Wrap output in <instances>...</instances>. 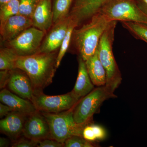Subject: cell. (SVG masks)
I'll return each mask as SVG.
<instances>
[{"instance_id":"1","label":"cell","mask_w":147,"mask_h":147,"mask_svg":"<svg viewBox=\"0 0 147 147\" xmlns=\"http://www.w3.org/2000/svg\"><path fill=\"white\" fill-rule=\"evenodd\" d=\"M57 52L36 53L30 56L18 57L15 68L22 69L28 74L33 87L34 92H43L52 84L57 69Z\"/></svg>"},{"instance_id":"2","label":"cell","mask_w":147,"mask_h":147,"mask_svg":"<svg viewBox=\"0 0 147 147\" xmlns=\"http://www.w3.org/2000/svg\"><path fill=\"white\" fill-rule=\"evenodd\" d=\"M111 21L97 12L73 30L71 43L85 61L96 53L100 38Z\"/></svg>"},{"instance_id":"3","label":"cell","mask_w":147,"mask_h":147,"mask_svg":"<svg viewBox=\"0 0 147 147\" xmlns=\"http://www.w3.org/2000/svg\"><path fill=\"white\" fill-rule=\"evenodd\" d=\"M117 24V21H111L100 38L97 50L98 57L106 71L105 86L114 92L119 86L122 80L113 50Z\"/></svg>"},{"instance_id":"4","label":"cell","mask_w":147,"mask_h":147,"mask_svg":"<svg viewBox=\"0 0 147 147\" xmlns=\"http://www.w3.org/2000/svg\"><path fill=\"white\" fill-rule=\"evenodd\" d=\"M117 97L114 92L105 85L94 88L88 94L82 98L74 106V121L76 123L85 126L92 123L94 115L98 112L103 102Z\"/></svg>"},{"instance_id":"5","label":"cell","mask_w":147,"mask_h":147,"mask_svg":"<svg viewBox=\"0 0 147 147\" xmlns=\"http://www.w3.org/2000/svg\"><path fill=\"white\" fill-rule=\"evenodd\" d=\"M74 106L70 110L61 113H42L49 125L51 139L64 144L67 139L71 136H82L85 126L76 123L74 121Z\"/></svg>"},{"instance_id":"6","label":"cell","mask_w":147,"mask_h":147,"mask_svg":"<svg viewBox=\"0 0 147 147\" xmlns=\"http://www.w3.org/2000/svg\"><path fill=\"white\" fill-rule=\"evenodd\" d=\"M110 21H129L147 24V16L134 0H111L98 11Z\"/></svg>"},{"instance_id":"7","label":"cell","mask_w":147,"mask_h":147,"mask_svg":"<svg viewBox=\"0 0 147 147\" xmlns=\"http://www.w3.org/2000/svg\"><path fill=\"white\" fill-rule=\"evenodd\" d=\"M80 99L72 91L65 94L55 96L47 95L40 92L34 93L31 101L38 111L56 113L70 110Z\"/></svg>"},{"instance_id":"8","label":"cell","mask_w":147,"mask_h":147,"mask_svg":"<svg viewBox=\"0 0 147 147\" xmlns=\"http://www.w3.org/2000/svg\"><path fill=\"white\" fill-rule=\"evenodd\" d=\"M45 33L33 26L25 30L11 40L2 42L13 50L18 57H25L38 53Z\"/></svg>"},{"instance_id":"9","label":"cell","mask_w":147,"mask_h":147,"mask_svg":"<svg viewBox=\"0 0 147 147\" xmlns=\"http://www.w3.org/2000/svg\"><path fill=\"white\" fill-rule=\"evenodd\" d=\"M70 21L71 19L68 16L54 24L45 34L38 53H51L59 51L68 30Z\"/></svg>"},{"instance_id":"10","label":"cell","mask_w":147,"mask_h":147,"mask_svg":"<svg viewBox=\"0 0 147 147\" xmlns=\"http://www.w3.org/2000/svg\"><path fill=\"white\" fill-rule=\"evenodd\" d=\"M111 0H74L69 17L79 27L98 12Z\"/></svg>"},{"instance_id":"11","label":"cell","mask_w":147,"mask_h":147,"mask_svg":"<svg viewBox=\"0 0 147 147\" xmlns=\"http://www.w3.org/2000/svg\"><path fill=\"white\" fill-rule=\"evenodd\" d=\"M22 98L31 101L34 90L30 79L22 69L9 70V77L6 88Z\"/></svg>"},{"instance_id":"12","label":"cell","mask_w":147,"mask_h":147,"mask_svg":"<svg viewBox=\"0 0 147 147\" xmlns=\"http://www.w3.org/2000/svg\"><path fill=\"white\" fill-rule=\"evenodd\" d=\"M24 137L39 141L50 138V127L41 112L37 110L28 116L23 130Z\"/></svg>"},{"instance_id":"13","label":"cell","mask_w":147,"mask_h":147,"mask_svg":"<svg viewBox=\"0 0 147 147\" xmlns=\"http://www.w3.org/2000/svg\"><path fill=\"white\" fill-rule=\"evenodd\" d=\"M28 115L13 111L0 121L1 131L14 142L23 135V130Z\"/></svg>"},{"instance_id":"14","label":"cell","mask_w":147,"mask_h":147,"mask_svg":"<svg viewBox=\"0 0 147 147\" xmlns=\"http://www.w3.org/2000/svg\"><path fill=\"white\" fill-rule=\"evenodd\" d=\"M32 26L33 23L31 18L18 14L11 16L0 28L1 42L13 39Z\"/></svg>"},{"instance_id":"15","label":"cell","mask_w":147,"mask_h":147,"mask_svg":"<svg viewBox=\"0 0 147 147\" xmlns=\"http://www.w3.org/2000/svg\"><path fill=\"white\" fill-rule=\"evenodd\" d=\"M33 26L45 33L53 26L52 0H41L32 16Z\"/></svg>"},{"instance_id":"16","label":"cell","mask_w":147,"mask_h":147,"mask_svg":"<svg viewBox=\"0 0 147 147\" xmlns=\"http://www.w3.org/2000/svg\"><path fill=\"white\" fill-rule=\"evenodd\" d=\"M0 101L12 108L13 111L20 112L28 116L37 111L34 104L31 100L22 98L7 88H4L1 91Z\"/></svg>"},{"instance_id":"17","label":"cell","mask_w":147,"mask_h":147,"mask_svg":"<svg viewBox=\"0 0 147 147\" xmlns=\"http://www.w3.org/2000/svg\"><path fill=\"white\" fill-rule=\"evenodd\" d=\"M78 75L72 91L77 97L81 98L88 94L94 88L87 70L86 63L81 57H78Z\"/></svg>"},{"instance_id":"18","label":"cell","mask_w":147,"mask_h":147,"mask_svg":"<svg viewBox=\"0 0 147 147\" xmlns=\"http://www.w3.org/2000/svg\"><path fill=\"white\" fill-rule=\"evenodd\" d=\"M87 70L92 82L96 87L105 86L106 71L98 57L97 51L94 55L85 61Z\"/></svg>"},{"instance_id":"19","label":"cell","mask_w":147,"mask_h":147,"mask_svg":"<svg viewBox=\"0 0 147 147\" xmlns=\"http://www.w3.org/2000/svg\"><path fill=\"white\" fill-rule=\"evenodd\" d=\"M74 1V0H52L54 24L68 17Z\"/></svg>"},{"instance_id":"20","label":"cell","mask_w":147,"mask_h":147,"mask_svg":"<svg viewBox=\"0 0 147 147\" xmlns=\"http://www.w3.org/2000/svg\"><path fill=\"white\" fill-rule=\"evenodd\" d=\"M18 56L9 47L1 46L0 48V70H11L15 68Z\"/></svg>"},{"instance_id":"21","label":"cell","mask_w":147,"mask_h":147,"mask_svg":"<svg viewBox=\"0 0 147 147\" xmlns=\"http://www.w3.org/2000/svg\"><path fill=\"white\" fill-rule=\"evenodd\" d=\"M106 136V131L104 128L93 122L84 127L82 132V137L84 139L92 142L103 140Z\"/></svg>"},{"instance_id":"22","label":"cell","mask_w":147,"mask_h":147,"mask_svg":"<svg viewBox=\"0 0 147 147\" xmlns=\"http://www.w3.org/2000/svg\"><path fill=\"white\" fill-rule=\"evenodd\" d=\"M124 28L135 38L142 40L147 43V25L137 22L122 21Z\"/></svg>"},{"instance_id":"23","label":"cell","mask_w":147,"mask_h":147,"mask_svg":"<svg viewBox=\"0 0 147 147\" xmlns=\"http://www.w3.org/2000/svg\"><path fill=\"white\" fill-rule=\"evenodd\" d=\"M19 0H11L0 6V28L11 16L17 15L19 12Z\"/></svg>"},{"instance_id":"24","label":"cell","mask_w":147,"mask_h":147,"mask_svg":"<svg viewBox=\"0 0 147 147\" xmlns=\"http://www.w3.org/2000/svg\"><path fill=\"white\" fill-rule=\"evenodd\" d=\"M70 19H71V21L69 26L68 30L58 52L57 60V68L59 66L67 50H68L69 45L71 44V36H72L73 30L77 27L76 23L71 18Z\"/></svg>"},{"instance_id":"25","label":"cell","mask_w":147,"mask_h":147,"mask_svg":"<svg viewBox=\"0 0 147 147\" xmlns=\"http://www.w3.org/2000/svg\"><path fill=\"white\" fill-rule=\"evenodd\" d=\"M18 14L32 19L34 12L41 0H19Z\"/></svg>"},{"instance_id":"26","label":"cell","mask_w":147,"mask_h":147,"mask_svg":"<svg viewBox=\"0 0 147 147\" xmlns=\"http://www.w3.org/2000/svg\"><path fill=\"white\" fill-rule=\"evenodd\" d=\"M98 145L87 141L82 136L74 135L66 139L64 143L65 147H94Z\"/></svg>"},{"instance_id":"27","label":"cell","mask_w":147,"mask_h":147,"mask_svg":"<svg viewBox=\"0 0 147 147\" xmlns=\"http://www.w3.org/2000/svg\"><path fill=\"white\" fill-rule=\"evenodd\" d=\"M12 147H34L37 146L38 142L29 139L24 137H20L16 141L13 142Z\"/></svg>"},{"instance_id":"28","label":"cell","mask_w":147,"mask_h":147,"mask_svg":"<svg viewBox=\"0 0 147 147\" xmlns=\"http://www.w3.org/2000/svg\"><path fill=\"white\" fill-rule=\"evenodd\" d=\"M38 147H64V144L55 139L48 138L38 142Z\"/></svg>"},{"instance_id":"29","label":"cell","mask_w":147,"mask_h":147,"mask_svg":"<svg viewBox=\"0 0 147 147\" xmlns=\"http://www.w3.org/2000/svg\"><path fill=\"white\" fill-rule=\"evenodd\" d=\"M9 77V70H1L0 71V88L3 89L6 88Z\"/></svg>"},{"instance_id":"30","label":"cell","mask_w":147,"mask_h":147,"mask_svg":"<svg viewBox=\"0 0 147 147\" xmlns=\"http://www.w3.org/2000/svg\"><path fill=\"white\" fill-rule=\"evenodd\" d=\"M13 111H14L8 105L1 102L0 103V117L1 119L7 116L9 114Z\"/></svg>"},{"instance_id":"31","label":"cell","mask_w":147,"mask_h":147,"mask_svg":"<svg viewBox=\"0 0 147 147\" xmlns=\"http://www.w3.org/2000/svg\"><path fill=\"white\" fill-rule=\"evenodd\" d=\"M139 8L147 16V0H134Z\"/></svg>"},{"instance_id":"32","label":"cell","mask_w":147,"mask_h":147,"mask_svg":"<svg viewBox=\"0 0 147 147\" xmlns=\"http://www.w3.org/2000/svg\"><path fill=\"white\" fill-rule=\"evenodd\" d=\"M10 142L9 139L4 137L0 138V147H8L10 145Z\"/></svg>"},{"instance_id":"33","label":"cell","mask_w":147,"mask_h":147,"mask_svg":"<svg viewBox=\"0 0 147 147\" xmlns=\"http://www.w3.org/2000/svg\"><path fill=\"white\" fill-rule=\"evenodd\" d=\"M11 1V0H0V6L2 5Z\"/></svg>"}]
</instances>
